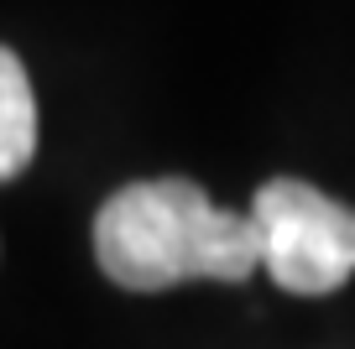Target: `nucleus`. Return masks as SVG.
I'll list each match as a JSON object with an SVG mask.
<instances>
[{
    "label": "nucleus",
    "mask_w": 355,
    "mask_h": 349,
    "mask_svg": "<svg viewBox=\"0 0 355 349\" xmlns=\"http://www.w3.org/2000/svg\"><path fill=\"white\" fill-rule=\"evenodd\" d=\"M251 224L261 235V266L282 292L324 297L355 276V208L319 193L303 177H272L251 198Z\"/></svg>",
    "instance_id": "obj_2"
},
{
    "label": "nucleus",
    "mask_w": 355,
    "mask_h": 349,
    "mask_svg": "<svg viewBox=\"0 0 355 349\" xmlns=\"http://www.w3.org/2000/svg\"><path fill=\"white\" fill-rule=\"evenodd\" d=\"M94 261L125 292L178 282H245L261 266L251 214L209 204L189 177H146L110 193L94 214Z\"/></svg>",
    "instance_id": "obj_1"
},
{
    "label": "nucleus",
    "mask_w": 355,
    "mask_h": 349,
    "mask_svg": "<svg viewBox=\"0 0 355 349\" xmlns=\"http://www.w3.org/2000/svg\"><path fill=\"white\" fill-rule=\"evenodd\" d=\"M32 156H37V94L26 78V63L0 42V183L26 172Z\"/></svg>",
    "instance_id": "obj_3"
}]
</instances>
